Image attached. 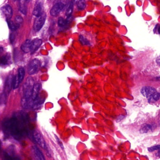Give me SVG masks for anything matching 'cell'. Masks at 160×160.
Wrapping results in <instances>:
<instances>
[{
  "mask_svg": "<svg viewBox=\"0 0 160 160\" xmlns=\"http://www.w3.org/2000/svg\"><path fill=\"white\" fill-rule=\"evenodd\" d=\"M13 78L12 75H10L7 78L6 82L5 85L4 89L3 94L7 96L10 91L11 87H13Z\"/></svg>",
  "mask_w": 160,
  "mask_h": 160,
  "instance_id": "ba28073f",
  "label": "cell"
},
{
  "mask_svg": "<svg viewBox=\"0 0 160 160\" xmlns=\"http://www.w3.org/2000/svg\"><path fill=\"white\" fill-rule=\"evenodd\" d=\"M142 95L146 97L149 103L157 101L160 97V94L156 89L150 87H144L141 90Z\"/></svg>",
  "mask_w": 160,
  "mask_h": 160,
  "instance_id": "6da1fadb",
  "label": "cell"
},
{
  "mask_svg": "<svg viewBox=\"0 0 160 160\" xmlns=\"http://www.w3.org/2000/svg\"><path fill=\"white\" fill-rule=\"evenodd\" d=\"M42 44V41L41 39L39 38H36L31 42V48L30 52L31 54H33L34 53L37 51L39 48L40 47L41 45Z\"/></svg>",
  "mask_w": 160,
  "mask_h": 160,
  "instance_id": "9c48e42d",
  "label": "cell"
},
{
  "mask_svg": "<svg viewBox=\"0 0 160 160\" xmlns=\"http://www.w3.org/2000/svg\"><path fill=\"white\" fill-rule=\"evenodd\" d=\"M158 150V153L156 154V155H157V156H158V157H160V148L159 150Z\"/></svg>",
  "mask_w": 160,
  "mask_h": 160,
  "instance_id": "f546056e",
  "label": "cell"
},
{
  "mask_svg": "<svg viewBox=\"0 0 160 160\" xmlns=\"http://www.w3.org/2000/svg\"><path fill=\"white\" fill-rule=\"evenodd\" d=\"M26 1H19V10L24 15H26L27 12V8L26 5Z\"/></svg>",
  "mask_w": 160,
  "mask_h": 160,
  "instance_id": "5bb4252c",
  "label": "cell"
},
{
  "mask_svg": "<svg viewBox=\"0 0 160 160\" xmlns=\"http://www.w3.org/2000/svg\"><path fill=\"white\" fill-rule=\"evenodd\" d=\"M42 4L40 2H37L33 10V15L37 17L40 16L43 13L42 12Z\"/></svg>",
  "mask_w": 160,
  "mask_h": 160,
  "instance_id": "8fae6325",
  "label": "cell"
},
{
  "mask_svg": "<svg viewBox=\"0 0 160 160\" xmlns=\"http://www.w3.org/2000/svg\"><path fill=\"white\" fill-rule=\"evenodd\" d=\"M55 139L56 140L57 142L59 144V145L60 146V147L62 148V150H64V146H63V144H62V142H61V140L56 135H55Z\"/></svg>",
  "mask_w": 160,
  "mask_h": 160,
  "instance_id": "484cf974",
  "label": "cell"
},
{
  "mask_svg": "<svg viewBox=\"0 0 160 160\" xmlns=\"http://www.w3.org/2000/svg\"><path fill=\"white\" fill-rule=\"evenodd\" d=\"M158 32H159V33L160 34V28H159V29H158Z\"/></svg>",
  "mask_w": 160,
  "mask_h": 160,
  "instance_id": "1f68e13d",
  "label": "cell"
},
{
  "mask_svg": "<svg viewBox=\"0 0 160 160\" xmlns=\"http://www.w3.org/2000/svg\"><path fill=\"white\" fill-rule=\"evenodd\" d=\"M32 151L35 160H46L43 153L37 146H32Z\"/></svg>",
  "mask_w": 160,
  "mask_h": 160,
  "instance_id": "52a82bcc",
  "label": "cell"
},
{
  "mask_svg": "<svg viewBox=\"0 0 160 160\" xmlns=\"http://www.w3.org/2000/svg\"><path fill=\"white\" fill-rule=\"evenodd\" d=\"M19 79L18 78V75H15V77L13 78V88L14 89H16L18 88L20 84Z\"/></svg>",
  "mask_w": 160,
  "mask_h": 160,
  "instance_id": "d6986e66",
  "label": "cell"
},
{
  "mask_svg": "<svg viewBox=\"0 0 160 160\" xmlns=\"http://www.w3.org/2000/svg\"><path fill=\"white\" fill-rule=\"evenodd\" d=\"M80 42L82 43L83 45H87L89 44V42L87 41L85 38L82 35H80L79 38Z\"/></svg>",
  "mask_w": 160,
  "mask_h": 160,
  "instance_id": "603a6c76",
  "label": "cell"
},
{
  "mask_svg": "<svg viewBox=\"0 0 160 160\" xmlns=\"http://www.w3.org/2000/svg\"><path fill=\"white\" fill-rule=\"evenodd\" d=\"M15 21L16 22V25L19 26V25H21L23 22V19H22V18L21 17L19 16H17L15 18Z\"/></svg>",
  "mask_w": 160,
  "mask_h": 160,
  "instance_id": "cb8c5ba5",
  "label": "cell"
},
{
  "mask_svg": "<svg viewBox=\"0 0 160 160\" xmlns=\"http://www.w3.org/2000/svg\"><path fill=\"white\" fill-rule=\"evenodd\" d=\"M151 129V126L150 125L145 124L141 126L140 129V132L141 134H145L148 132Z\"/></svg>",
  "mask_w": 160,
  "mask_h": 160,
  "instance_id": "e0dca14e",
  "label": "cell"
},
{
  "mask_svg": "<svg viewBox=\"0 0 160 160\" xmlns=\"http://www.w3.org/2000/svg\"><path fill=\"white\" fill-rule=\"evenodd\" d=\"M46 152V154H47V156L49 158H51L52 157V151L51 150L50 148L49 147V146H47V148L45 150Z\"/></svg>",
  "mask_w": 160,
  "mask_h": 160,
  "instance_id": "4316f807",
  "label": "cell"
},
{
  "mask_svg": "<svg viewBox=\"0 0 160 160\" xmlns=\"http://www.w3.org/2000/svg\"><path fill=\"white\" fill-rule=\"evenodd\" d=\"M160 148V145L156 146H152L148 148V150L150 152L155 151L159 150Z\"/></svg>",
  "mask_w": 160,
  "mask_h": 160,
  "instance_id": "d4e9b609",
  "label": "cell"
},
{
  "mask_svg": "<svg viewBox=\"0 0 160 160\" xmlns=\"http://www.w3.org/2000/svg\"><path fill=\"white\" fill-rule=\"evenodd\" d=\"M41 85L40 84H37L34 85L31 97V100H36Z\"/></svg>",
  "mask_w": 160,
  "mask_h": 160,
  "instance_id": "4fadbf2b",
  "label": "cell"
},
{
  "mask_svg": "<svg viewBox=\"0 0 160 160\" xmlns=\"http://www.w3.org/2000/svg\"><path fill=\"white\" fill-rule=\"evenodd\" d=\"M46 18V15L45 12H43L40 16L36 17L33 26L35 31L38 32L41 30L45 24Z\"/></svg>",
  "mask_w": 160,
  "mask_h": 160,
  "instance_id": "277c9868",
  "label": "cell"
},
{
  "mask_svg": "<svg viewBox=\"0 0 160 160\" xmlns=\"http://www.w3.org/2000/svg\"><path fill=\"white\" fill-rule=\"evenodd\" d=\"M0 146H1V142H0Z\"/></svg>",
  "mask_w": 160,
  "mask_h": 160,
  "instance_id": "d6a6232c",
  "label": "cell"
},
{
  "mask_svg": "<svg viewBox=\"0 0 160 160\" xmlns=\"http://www.w3.org/2000/svg\"><path fill=\"white\" fill-rule=\"evenodd\" d=\"M58 24L59 26H64L66 24V21L63 17H59V19H58Z\"/></svg>",
  "mask_w": 160,
  "mask_h": 160,
  "instance_id": "7402d4cb",
  "label": "cell"
},
{
  "mask_svg": "<svg viewBox=\"0 0 160 160\" xmlns=\"http://www.w3.org/2000/svg\"><path fill=\"white\" fill-rule=\"evenodd\" d=\"M7 22L9 28L11 30H16L18 29L19 26L16 25V24H15V23L11 20L10 19H7Z\"/></svg>",
  "mask_w": 160,
  "mask_h": 160,
  "instance_id": "2e32d148",
  "label": "cell"
},
{
  "mask_svg": "<svg viewBox=\"0 0 160 160\" xmlns=\"http://www.w3.org/2000/svg\"><path fill=\"white\" fill-rule=\"evenodd\" d=\"M25 69L23 68L22 67L19 68V69H18V74H17V75H18L20 83L23 80L24 77H25Z\"/></svg>",
  "mask_w": 160,
  "mask_h": 160,
  "instance_id": "ac0fdd59",
  "label": "cell"
},
{
  "mask_svg": "<svg viewBox=\"0 0 160 160\" xmlns=\"http://www.w3.org/2000/svg\"><path fill=\"white\" fill-rule=\"evenodd\" d=\"M156 62L158 65L160 66V56H159L156 59Z\"/></svg>",
  "mask_w": 160,
  "mask_h": 160,
  "instance_id": "f1b7e54d",
  "label": "cell"
},
{
  "mask_svg": "<svg viewBox=\"0 0 160 160\" xmlns=\"http://www.w3.org/2000/svg\"><path fill=\"white\" fill-rule=\"evenodd\" d=\"M77 7H78V9L79 11L84 10L86 7L85 2L84 1H80L78 2Z\"/></svg>",
  "mask_w": 160,
  "mask_h": 160,
  "instance_id": "44dd1931",
  "label": "cell"
},
{
  "mask_svg": "<svg viewBox=\"0 0 160 160\" xmlns=\"http://www.w3.org/2000/svg\"><path fill=\"white\" fill-rule=\"evenodd\" d=\"M64 7V4L61 2L56 3L51 10V15L52 17H56L57 15H59L61 11L63 10Z\"/></svg>",
  "mask_w": 160,
  "mask_h": 160,
  "instance_id": "8992f818",
  "label": "cell"
},
{
  "mask_svg": "<svg viewBox=\"0 0 160 160\" xmlns=\"http://www.w3.org/2000/svg\"><path fill=\"white\" fill-rule=\"evenodd\" d=\"M33 138H34L36 142L39 144L42 148H43L44 149H46L48 146L45 142V140H44L42 135L40 133L39 131H35L33 132Z\"/></svg>",
  "mask_w": 160,
  "mask_h": 160,
  "instance_id": "5b68a950",
  "label": "cell"
},
{
  "mask_svg": "<svg viewBox=\"0 0 160 160\" xmlns=\"http://www.w3.org/2000/svg\"><path fill=\"white\" fill-rule=\"evenodd\" d=\"M40 62L39 60L34 59L31 62L28 68V73L33 75L38 72L40 67Z\"/></svg>",
  "mask_w": 160,
  "mask_h": 160,
  "instance_id": "3957f363",
  "label": "cell"
},
{
  "mask_svg": "<svg viewBox=\"0 0 160 160\" xmlns=\"http://www.w3.org/2000/svg\"><path fill=\"white\" fill-rule=\"evenodd\" d=\"M31 42L30 40H27L22 44L21 49L24 52L26 53L30 52L31 48Z\"/></svg>",
  "mask_w": 160,
  "mask_h": 160,
  "instance_id": "7c38bea8",
  "label": "cell"
},
{
  "mask_svg": "<svg viewBox=\"0 0 160 160\" xmlns=\"http://www.w3.org/2000/svg\"><path fill=\"white\" fill-rule=\"evenodd\" d=\"M73 7H74L73 3V2H71L70 5H68V7H67L66 13V15L67 17H70L71 16V15L72 14L73 11Z\"/></svg>",
  "mask_w": 160,
  "mask_h": 160,
  "instance_id": "ffe728a7",
  "label": "cell"
},
{
  "mask_svg": "<svg viewBox=\"0 0 160 160\" xmlns=\"http://www.w3.org/2000/svg\"><path fill=\"white\" fill-rule=\"evenodd\" d=\"M34 86V81L31 77L27 78L24 85V98L30 99L31 98Z\"/></svg>",
  "mask_w": 160,
  "mask_h": 160,
  "instance_id": "7a4b0ae2",
  "label": "cell"
},
{
  "mask_svg": "<svg viewBox=\"0 0 160 160\" xmlns=\"http://www.w3.org/2000/svg\"><path fill=\"white\" fill-rule=\"evenodd\" d=\"M14 40H15V35L13 34H10V42L11 43H13Z\"/></svg>",
  "mask_w": 160,
  "mask_h": 160,
  "instance_id": "83f0119b",
  "label": "cell"
},
{
  "mask_svg": "<svg viewBox=\"0 0 160 160\" xmlns=\"http://www.w3.org/2000/svg\"><path fill=\"white\" fill-rule=\"evenodd\" d=\"M10 56L7 54L0 59V64L7 65L10 63Z\"/></svg>",
  "mask_w": 160,
  "mask_h": 160,
  "instance_id": "9a60e30c",
  "label": "cell"
},
{
  "mask_svg": "<svg viewBox=\"0 0 160 160\" xmlns=\"http://www.w3.org/2000/svg\"><path fill=\"white\" fill-rule=\"evenodd\" d=\"M1 10L5 16L6 17L7 19H10L13 15L12 7L9 5H6L2 7Z\"/></svg>",
  "mask_w": 160,
  "mask_h": 160,
  "instance_id": "30bf717a",
  "label": "cell"
},
{
  "mask_svg": "<svg viewBox=\"0 0 160 160\" xmlns=\"http://www.w3.org/2000/svg\"><path fill=\"white\" fill-rule=\"evenodd\" d=\"M156 79L158 80H160V77H159V78H156Z\"/></svg>",
  "mask_w": 160,
  "mask_h": 160,
  "instance_id": "4dcf8cb0",
  "label": "cell"
}]
</instances>
